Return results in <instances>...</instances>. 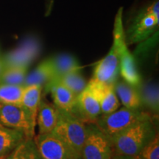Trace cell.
<instances>
[{
    "label": "cell",
    "mask_w": 159,
    "mask_h": 159,
    "mask_svg": "<svg viewBox=\"0 0 159 159\" xmlns=\"http://www.w3.org/2000/svg\"><path fill=\"white\" fill-rule=\"evenodd\" d=\"M157 134L150 117L139 121L109 139L114 154L137 156Z\"/></svg>",
    "instance_id": "obj_1"
},
{
    "label": "cell",
    "mask_w": 159,
    "mask_h": 159,
    "mask_svg": "<svg viewBox=\"0 0 159 159\" xmlns=\"http://www.w3.org/2000/svg\"><path fill=\"white\" fill-rule=\"evenodd\" d=\"M159 25V1L153 0L137 11L125 31L127 44L142 42L152 35Z\"/></svg>",
    "instance_id": "obj_2"
},
{
    "label": "cell",
    "mask_w": 159,
    "mask_h": 159,
    "mask_svg": "<svg viewBox=\"0 0 159 159\" xmlns=\"http://www.w3.org/2000/svg\"><path fill=\"white\" fill-rule=\"evenodd\" d=\"M58 110V121L52 134L64 143L75 159H81L86 125L71 113Z\"/></svg>",
    "instance_id": "obj_3"
},
{
    "label": "cell",
    "mask_w": 159,
    "mask_h": 159,
    "mask_svg": "<svg viewBox=\"0 0 159 159\" xmlns=\"http://www.w3.org/2000/svg\"><path fill=\"white\" fill-rule=\"evenodd\" d=\"M122 13V8L121 7L117 11L115 17L114 33H113V37H114L113 41H115L118 46L119 52V59H120L119 75L125 82L133 86L137 87L142 83V77L137 69L134 55L128 48V44L125 39Z\"/></svg>",
    "instance_id": "obj_4"
},
{
    "label": "cell",
    "mask_w": 159,
    "mask_h": 159,
    "mask_svg": "<svg viewBox=\"0 0 159 159\" xmlns=\"http://www.w3.org/2000/svg\"><path fill=\"white\" fill-rule=\"evenodd\" d=\"M150 115L140 109L118 108L108 114L99 116L94 124L109 139L116 136L139 121L150 118Z\"/></svg>",
    "instance_id": "obj_5"
},
{
    "label": "cell",
    "mask_w": 159,
    "mask_h": 159,
    "mask_svg": "<svg viewBox=\"0 0 159 159\" xmlns=\"http://www.w3.org/2000/svg\"><path fill=\"white\" fill-rule=\"evenodd\" d=\"M86 125L81 159H111L114 154L110 139L94 123Z\"/></svg>",
    "instance_id": "obj_6"
},
{
    "label": "cell",
    "mask_w": 159,
    "mask_h": 159,
    "mask_svg": "<svg viewBox=\"0 0 159 159\" xmlns=\"http://www.w3.org/2000/svg\"><path fill=\"white\" fill-rule=\"evenodd\" d=\"M41 51V43L35 36L26 37L16 48L2 57L4 68L26 67L28 68Z\"/></svg>",
    "instance_id": "obj_7"
},
{
    "label": "cell",
    "mask_w": 159,
    "mask_h": 159,
    "mask_svg": "<svg viewBox=\"0 0 159 159\" xmlns=\"http://www.w3.org/2000/svg\"><path fill=\"white\" fill-rule=\"evenodd\" d=\"M0 124L22 131L27 138L35 137V126L21 105L0 103Z\"/></svg>",
    "instance_id": "obj_8"
},
{
    "label": "cell",
    "mask_w": 159,
    "mask_h": 159,
    "mask_svg": "<svg viewBox=\"0 0 159 159\" xmlns=\"http://www.w3.org/2000/svg\"><path fill=\"white\" fill-rule=\"evenodd\" d=\"M119 52L118 46L113 41L110 51L95 65L91 79L98 83L114 85L119 75Z\"/></svg>",
    "instance_id": "obj_9"
},
{
    "label": "cell",
    "mask_w": 159,
    "mask_h": 159,
    "mask_svg": "<svg viewBox=\"0 0 159 159\" xmlns=\"http://www.w3.org/2000/svg\"><path fill=\"white\" fill-rule=\"evenodd\" d=\"M71 114L85 124H94L97 118L102 115L98 99L88 85L77 97Z\"/></svg>",
    "instance_id": "obj_10"
},
{
    "label": "cell",
    "mask_w": 159,
    "mask_h": 159,
    "mask_svg": "<svg viewBox=\"0 0 159 159\" xmlns=\"http://www.w3.org/2000/svg\"><path fill=\"white\" fill-rule=\"evenodd\" d=\"M42 159H75L69 149L54 134H39L33 138Z\"/></svg>",
    "instance_id": "obj_11"
},
{
    "label": "cell",
    "mask_w": 159,
    "mask_h": 159,
    "mask_svg": "<svg viewBox=\"0 0 159 159\" xmlns=\"http://www.w3.org/2000/svg\"><path fill=\"white\" fill-rule=\"evenodd\" d=\"M87 85L96 95L102 114H111L119 108L120 101L115 92L114 85L98 83L92 79Z\"/></svg>",
    "instance_id": "obj_12"
},
{
    "label": "cell",
    "mask_w": 159,
    "mask_h": 159,
    "mask_svg": "<svg viewBox=\"0 0 159 159\" xmlns=\"http://www.w3.org/2000/svg\"><path fill=\"white\" fill-rule=\"evenodd\" d=\"M58 115L59 110L54 104L41 99L36 119L39 134H51L57 125Z\"/></svg>",
    "instance_id": "obj_13"
},
{
    "label": "cell",
    "mask_w": 159,
    "mask_h": 159,
    "mask_svg": "<svg viewBox=\"0 0 159 159\" xmlns=\"http://www.w3.org/2000/svg\"><path fill=\"white\" fill-rule=\"evenodd\" d=\"M46 85V89L51 92L55 106L61 110L71 113L75 107L77 97L58 81L52 80Z\"/></svg>",
    "instance_id": "obj_14"
},
{
    "label": "cell",
    "mask_w": 159,
    "mask_h": 159,
    "mask_svg": "<svg viewBox=\"0 0 159 159\" xmlns=\"http://www.w3.org/2000/svg\"><path fill=\"white\" fill-rule=\"evenodd\" d=\"M43 86L39 85H25L21 105L27 111L33 125H36V119L39 103L41 99Z\"/></svg>",
    "instance_id": "obj_15"
},
{
    "label": "cell",
    "mask_w": 159,
    "mask_h": 159,
    "mask_svg": "<svg viewBox=\"0 0 159 159\" xmlns=\"http://www.w3.org/2000/svg\"><path fill=\"white\" fill-rule=\"evenodd\" d=\"M55 77V71L53 68L52 58L45 59L34 70L27 75L24 85H39L44 86L51 82Z\"/></svg>",
    "instance_id": "obj_16"
},
{
    "label": "cell",
    "mask_w": 159,
    "mask_h": 159,
    "mask_svg": "<svg viewBox=\"0 0 159 159\" xmlns=\"http://www.w3.org/2000/svg\"><path fill=\"white\" fill-rule=\"evenodd\" d=\"M114 90L119 100L125 108L140 109L142 104L136 87L133 86L125 81H116Z\"/></svg>",
    "instance_id": "obj_17"
},
{
    "label": "cell",
    "mask_w": 159,
    "mask_h": 159,
    "mask_svg": "<svg viewBox=\"0 0 159 159\" xmlns=\"http://www.w3.org/2000/svg\"><path fill=\"white\" fill-rule=\"evenodd\" d=\"M25 138L22 131L0 124V158L7 156Z\"/></svg>",
    "instance_id": "obj_18"
},
{
    "label": "cell",
    "mask_w": 159,
    "mask_h": 159,
    "mask_svg": "<svg viewBox=\"0 0 159 159\" xmlns=\"http://www.w3.org/2000/svg\"><path fill=\"white\" fill-rule=\"evenodd\" d=\"M136 89L142 104L148 107L155 114H158L159 110L158 85L152 83H141Z\"/></svg>",
    "instance_id": "obj_19"
},
{
    "label": "cell",
    "mask_w": 159,
    "mask_h": 159,
    "mask_svg": "<svg viewBox=\"0 0 159 159\" xmlns=\"http://www.w3.org/2000/svg\"><path fill=\"white\" fill-rule=\"evenodd\" d=\"M5 159H42L34 139L25 138L18 144Z\"/></svg>",
    "instance_id": "obj_20"
},
{
    "label": "cell",
    "mask_w": 159,
    "mask_h": 159,
    "mask_svg": "<svg viewBox=\"0 0 159 159\" xmlns=\"http://www.w3.org/2000/svg\"><path fill=\"white\" fill-rule=\"evenodd\" d=\"M55 71V78L71 71L80 70L82 66L74 56L69 54H60L51 57Z\"/></svg>",
    "instance_id": "obj_21"
},
{
    "label": "cell",
    "mask_w": 159,
    "mask_h": 159,
    "mask_svg": "<svg viewBox=\"0 0 159 159\" xmlns=\"http://www.w3.org/2000/svg\"><path fill=\"white\" fill-rule=\"evenodd\" d=\"M52 80L58 81L68 88L75 96L77 97L84 90L87 85L86 80L80 73V70L71 71L61 75Z\"/></svg>",
    "instance_id": "obj_22"
},
{
    "label": "cell",
    "mask_w": 159,
    "mask_h": 159,
    "mask_svg": "<svg viewBox=\"0 0 159 159\" xmlns=\"http://www.w3.org/2000/svg\"><path fill=\"white\" fill-rule=\"evenodd\" d=\"M25 85L0 83V103L21 105Z\"/></svg>",
    "instance_id": "obj_23"
},
{
    "label": "cell",
    "mask_w": 159,
    "mask_h": 159,
    "mask_svg": "<svg viewBox=\"0 0 159 159\" xmlns=\"http://www.w3.org/2000/svg\"><path fill=\"white\" fill-rule=\"evenodd\" d=\"M27 69L26 67H10L4 69L0 75V83L24 85Z\"/></svg>",
    "instance_id": "obj_24"
},
{
    "label": "cell",
    "mask_w": 159,
    "mask_h": 159,
    "mask_svg": "<svg viewBox=\"0 0 159 159\" xmlns=\"http://www.w3.org/2000/svg\"><path fill=\"white\" fill-rule=\"evenodd\" d=\"M139 156L142 159H159V137L158 134L141 150Z\"/></svg>",
    "instance_id": "obj_25"
},
{
    "label": "cell",
    "mask_w": 159,
    "mask_h": 159,
    "mask_svg": "<svg viewBox=\"0 0 159 159\" xmlns=\"http://www.w3.org/2000/svg\"><path fill=\"white\" fill-rule=\"evenodd\" d=\"M111 159H142L137 156H128V155H119V154H113Z\"/></svg>",
    "instance_id": "obj_26"
},
{
    "label": "cell",
    "mask_w": 159,
    "mask_h": 159,
    "mask_svg": "<svg viewBox=\"0 0 159 159\" xmlns=\"http://www.w3.org/2000/svg\"><path fill=\"white\" fill-rule=\"evenodd\" d=\"M55 0H45V13L49 15L52 13L53 7H54Z\"/></svg>",
    "instance_id": "obj_27"
},
{
    "label": "cell",
    "mask_w": 159,
    "mask_h": 159,
    "mask_svg": "<svg viewBox=\"0 0 159 159\" xmlns=\"http://www.w3.org/2000/svg\"><path fill=\"white\" fill-rule=\"evenodd\" d=\"M4 69H5V68H4V64H3L2 59V57L0 56V75H1V73L2 72Z\"/></svg>",
    "instance_id": "obj_28"
},
{
    "label": "cell",
    "mask_w": 159,
    "mask_h": 159,
    "mask_svg": "<svg viewBox=\"0 0 159 159\" xmlns=\"http://www.w3.org/2000/svg\"><path fill=\"white\" fill-rule=\"evenodd\" d=\"M5 158H1L0 159H5Z\"/></svg>",
    "instance_id": "obj_29"
}]
</instances>
